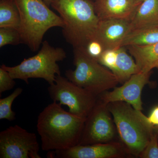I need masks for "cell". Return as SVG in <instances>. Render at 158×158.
Here are the masks:
<instances>
[{
  "instance_id": "1",
  "label": "cell",
  "mask_w": 158,
  "mask_h": 158,
  "mask_svg": "<svg viewBox=\"0 0 158 158\" xmlns=\"http://www.w3.org/2000/svg\"><path fill=\"white\" fill-rule=\"evenodd\" d=\"M86 119L65 111L57 102L50 104L37 120L43 150H65L78 144Z\"/></svg>"
},
{
  "instance_id": "2",
  "label": "cell",
  "mask_w": 158,
  "mask_h": 158,
  "mask_svg": "<svg viewBox=\"0 0 158 158\" xmlns=\"http://www.w3.org/2000/svg\"><path fill=\"white\" fill-rule=\"evenodd\" d=\"M52 8L59 13L65 40L73 48H85L93 39L100 19L90 0H53Z\"/></svg>"
},
{
  "instance_id": "3",
  "label": "cell",
  "mask_w": 158,
  "mask_h": 158,
  "mask_svg": "<svg viewBox=\"0 0 158 158\" xmlns=\"http://www.w3.org/2000/svg\"><path fill=\"white\" fill-rule=\"evenodd\" d=\"M107 106L127 151L139 156L149 142L154 127L141 111L127 103L113 102Z\"/></svg>"
},
{
  "instance_id": "4",
  "label": "cell",
  "mask_w": 158,
  "mask_h": 158,
  "mask_svg": "<svg viewBox=\"0 0 158 158\" xmlns=\"http://www.w3.org/2000/svg\"><path fill=\"white\" fill-rule=\"evenodd\" d=\"M20 15L19 29L23 44L32 52L38 50L44 34L52 28H62L61 17L49 9L44 0H15Z\"/></svg>"
},
{
  "instance_id": "5",
  "label": "cell",
  "mask_w": 158,
  "mask_h": 158,
  "mask_svg": "<svg viewBox=\"0 0 158 158\" xmlns=\"http://www.w3.org/2000/svg\"><path fill=\"white\" fill-rule=\"evenodd\" d=\"M73 55L75 69L65 72V77L70 81L98 97L119 83L115 75L89 56L85 48H73Z\"/></svg>"
},
{
  "instance_id": "6",
  "label": "cell",
  "mask_w": 158,
  "mask_h": 158,
  "mask_svg": "<svg viewBox=\"0 0 158 158\" xmlns=\"http://www.w3.org/2000/svg\"><path fill=\"white\" fill-rule=\"evenodd\" d=\"M67 57L64 49L54 47L47 40L37 55L25 59L19 65L10 67L5 65L1 66L6 69L14 79L24 81L28 84L29 79L40 78L45 80L49 85H53L58 75H61L58 62Z\"/></svg>"
},
{
  "instance_id": "7",
  "label": "cell",
  "mask_w": 158,
  "mask_h": 158,
  "mask_svg": "<svg viewBox=\"0 0 158 158\" xmlns=\"http://www.w3.org/2000/svg\"><path fill=\"white\" fill-rule=\"evenodd\" d=\"M48 91L53 102L67 106L69 112L84 118H87L98 100V96L61 75L57 76L53 85H49Z\"/></svg>"
},
{
  "instance_id": "8",
  "label": "cell",
  "mask_w": 158,
  "mask_h": 158,
  "mask_svg": "<svg viewBox=\"0 0 158 158\" xmlns=\"http://www.w3.org/2000/svg\"><path fill=\"white\" fill-rule=\"evenodd\" d=\"M36 134L18 125L0 133V158H41Z\"/></svg>"
},
{
  "instance_id": "9",
  "label": "cell",
  "mask_w": 158,
  "mask_h": 158,
  "mask_svg": "<svg viewBox=\"0 0 158 158\" xmlns=\"http://www.w3.org/2000/svg\"><path fill=\"white\" fill-rule=\"evenodd\" d=\"M107 104L98 99L95 106L86 118L78 144L86 145L110 142L116 130Z\"/></svg>"
},
{
  "instance_id": "10",
  "label": "cell",
  "mask_w": 158,
  "mask_h": 158,
  "mask_svg": "<svg viewBox=\"0 0 158 158\" xmlns=\"http://www.w3.org/2000/svg\"><path fill=\"white\" fill-rule=\"evenodd\" d=\"M151 72H139L133 75L120 87H116L111 91H106L99 95V99L105 103L123 102L134 109L142 111L141 93L144 86L149 82Z\"/></svg>"
},
{
  "instance_id": "11",
  "label": "cell",
  "mask_w": 158,
  "mask_h": 158,
  "mask_svg": "<svg viewBox=\"0 0 158 158\" xmlns=\"http://www.w3.org/2000/svg\"><path fill=\"white\" fill-rule=\"evenodd\" d=\"M125 147L116 142L77 144L65 150L53 151L47 155L49 158H113L122 156Z\"/></svg>"
},
{
  "instance_id": "12",
  "label": "cell",
  "mask_w": 158,
  "mask_h": 158,
  "mask_svg": "<svg viewBox=\"0 0 158 158\" xmlns=\"http://www.w3.org/2000/svg\"><path fill=\"white\" fill-rule=\"evenodd\" d=\"M131 31V19L100 20L93 39L100 43L104 50L117 48L122 47L125 38Z\"/></svg>"
},
{
  "instance_id": "13",
  "label": "cell",
  "mask_w": 158,
  "mask_h": 158,
  "mask_svg": "<svg viewBox=\"0 0 158 158\" xmlns=\"http://www.w3.org/2000/svg\"><path fill=\"white\" fill-rule=\"evenodd\" d=\"M94 4L100 20L131 19L139 6L136 0H96Z\"/></svg>"
},
{
  "instance_id": "14",
  "label": "cell",
  "mask_w": 158,
  "mask_h": 158,
  "mask_svg": "<svg viewBox=\"0 0 158 158\" xmlns=\"http://www.w3.org/2000/svg\"><path fill=\"white\" fill-rule=\"evenodd\" d=\"M131 31L158 25V0H144L131 19Z\"/></svg>"
},
{
  "instance_id": "15",
  "label": "cell",
  "mask_w": 158,
  "mask_h": 158,
  "mask_svg": "<svg viewBox=\"0 0 158 158\" xmlns=\"http://www.w3.org/2000/svg\"><path fill=\"white\" fill-rule=\"evenodd\" d=\"M127 53L125 47L116 49V59L111 71L120 84H123L133 75L139 72L135 59Z\"/></svg>"
},
{
  "instance_id": "16",
  "label": "cell",
  "mask_w": 158,
  "mask_h": 158,
  "mask_svg": "<svg viewBox=\"0 0 158 158\" xmlns=\"http://www.w3.org/2000/svg\"><path fill=\"white\" fill-rule=\"evenodd\" d=\"M139 71L151 72L158 61V42L151 45L127 47Z\"/></svg>"
},
{
  "instance_id": "17",
  "label": "cell",
  "mask_w": 158,
  "mask_h": 158,
  "mask_svg": "<svg viewBox=\"0 0 158 158\" xmlns=\"http://www.w3.org/2000/svg\"><path fill=\"white\" fill-rule=\"evenodd\" d=\"M158 42V25L145 27L130 31L122 47L151 45Z\"/></svg>"
},
{
  "instance_id": "18",
  "label": "cell",
  "mask_w": 158,
  "mask_h": 158,
  "mask_svg": "<svg viewBox=\"0 0 158 158\" xmlns=\"http://www.w3.org/2000/svg\"><path fill=\"white\" fill-rule=\"evenodd\" d=\"M20 15L15 0H0V28L19 30Z\"/></svg>"
},
{
  "instance_id": "19",
  "label": "cell",
  "mask_w": 158,
  "mask_h": 158,
  "mask_svg": "<svg viewBox=\"0 0 158 158\" xmlns=\"http://www.w3.org/2000/svg\"><path fill=\"white\" fill-rule=\"evenodd\" d=\"M23 89L18 88L9 96L0 99V119H7L12 121L15 119V113L11 109V106L15 99L22 93Z\"/></svg>"
},
{
  "instance_id": "20",
  "label": "cell",
  "mask_w": 158,
  "mask_h": 158,
  "mask_svg": "<svg viewBox=\"0 0 158 158\" xmlns=\"http://www.w3.org/2000/svg\"><path fill=\"white\" fill-rule=\"evenodd\" d=\"M22 43L19 30L12 28H0V48L7 45H17Z\"/></svg>"
},
{
  "instance_id": "21",
  "label": "cell",
  "mask_w": 158,
  "mask_h": 158,
  "mask_svg": "<svg viewBox=\"0 0 158 158\" xmlns=\"http://www.w3.org/2000/svg\"><path fill=\"white\" fill-rule=\"evenodd\" d=\"M139 156L143 158H158V138L154 131L147 146Z\"/></svg>"
},
{
  "instance_id": "22",
  "label": "cell",
  "mask_w": 158,
  "mask_h": 158,
  "mask_svg": "<svg viewBox=\"0 0 158 158\" xmlns=\"http://www.w3.org/2000/svg\"><path fill=\"white\" fill-rule=\"evenodd\" d=\"M9 73L2 66L0 67V94L11 90L15 85V82Z\"/></svg>"
},
{
  "instance_id": "23",
  "label": "cell",
  "mask_w": 158,
  "mask_h": 158,
  "mask_svg": "<svg viewBox=\"0 0 158 158\" xmlns=\"http://www.w3.org/2000/svg\"><path fill=\"white\" fill-rule=\"evenodd\" d=\"M85 49L89 56L98 61L105 51L101 44L95 39L90 40Z\"/></svg>"
},
{
  "instance_id": "24",
  "label": "cell",
  "mask_w": 158,
  "mask_h": 158,
  "mask_svg": "<svg viewBox=\"0 0 158 158\" xmlns=\"http://www.w3.org/2000/svg\"><path fill=\"white\" fill-rule=\"evenodd\" d=\"M150 123L153 127H158V106L154 108L147 117Z\"/></svg>"
},
{
  "instance_id": "25",
  "label": "cell",
  "mask_w": 158,
  "mask_h": 158,
  "mask_svg": "<svg viewBox=\"0 0 158 158\" xmlns=\"http://www.w3.org/2000/svg\"><path fill=\"white\" fill-rule=\"evenodd\" d=\"M53 1V0H44V2H45V4H46L48 7L51 6V4H52Z\"/></svg>"
},
{
  "instance_id": "26",
  "label": "cell",
  "mask_w": 158,
  "mask_h": 158,
  "mask_svg": "<svg viewBox=\"0 0 158 158\" xmlns=\"http://www.w3.org/2000/svg\"><path fill=\"white\" fill-rule=\"evenodd\" d=\"M154 131L156 133L158 138V127H154Z\"/></svg>"
},
{
  "instance_id": "27",
  "label": "cell",
  "mask_w": 158,
  "mask_h": 158,
  "mask_svg": "<svg viewBox=\"0 0 158 158\" xmlns=\"http://www.w3.org/2000/svg\"><path fill=\"white\" fill-rule=\"evenodd\" d=\"M144 0H136V1H137V3H138V5H140V4L141 2H142L143 1H144Z\"/></svg>"
},
{
  "instance_id": "28",
  "label": "cell",
  "mask_w": 158,
  "mask_h": 158,
  "mask_svg": "<svg viewBox=\"0 0 158 158\" xmlns=\"http://www.w3.org/2000/svg\"><path fill=\"white\" fill-rule=\"evenodd\" d=\"M158 68V61L156 63L155 65H154V68Z\"/></svg>"
},
{
  "instance_id": "29",
  "label": "cell",
  "mask_w": 158,
  "mask_h": 158,
  "mask_svg": "<svg viewBox=\"0 0 158 158\" xmlns=\"http://www.w3.org/2000/svg\"><path fill=\"white\" fill-rule=\"evenodd\" d=\"M90 1H92V2H95L96 0H90Z\"/></svg>"
}]
</instances>
